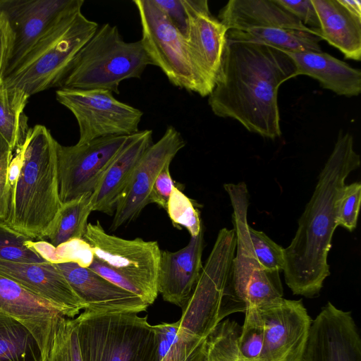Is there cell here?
<instances>
[{"instance_id": "obj_23", "label": "cell", "mask_w": 361, "mask_h": 361, "mask_svg": "<svg viewBox=\"0 0 361 361\" xmlns=\"http://www.w3.org/2000/svg\"><path fill=\"white\" fill-rule=\"evenodd\" d=\"M218 19L228 31L288 28L306 31L319 36L317 31L304 25L274 0H230L219 11Z\"/></svg>"}, {"instance_id": "obj_45", "label": "cell", "mask_w": 361, "mask_h": 361, "mask_svg": "<svg viewBox=\"0 0 361 361\" xmlns=\"http://www.w3.org/2000/svg\"><path fill=\"white\" fill-rule=\"evenodd\" d=\"M350 13L361 18V1L359 0H338Z\"/></svg>"}, {"instance_id": "obj_26", "label": "cell", "mask_w": 361, "mask_h": 361, "mask_svg": "<svg viewBox=\"0 0 361 361\" xmlns=\"http://www.w3.org/2000/svg\"><path fill=\"white\" fill-rule=\"evenodd\" d=\"M92 212V193H86L62 203L39 240H44L56 247L71 240L83 239Z\"/></svg>"}, {"instance_id": "obj_21", "label": "cell", "mask_w": 361, "mask_h": 361, "mask_svg": "<svg viewBox=\"0 0 361 361\" xmlns=\"http://www.w3.org/2000/svg\"><path fill=\"white\" fill-rule=\"evenodd\" d=\"M204 231L179 250H161L157 290L164 300L182 308L199 279L203 265Z\"/></svg>"}, {"instance_id": "obj_3", "label": "cell", "mask_w": 361, "mask_h": 361, "mask_svg": "<svg viewBox=\"0 0 361 361\" xmlns=\"http://www.w3.org/2000/svg\"><path fill=\"white\" fill-rule=\"evenodd\" d=\"M58 142L42 125L30 128L9 168V206L2 221L33 240L42 239L61 207L57 170Z\"/></svg>"}, {"instance_id": "obj_13", "label": "cell", "mask_w": 361, "mask_h": 361, "mask_svg": "<svg viewBox=\"0 0 361 361\" xmlns=\"http://www.w3.org/2000/svg\"><path fill=\"white\" fill-rule=\"evenodd\" d=\"M188 16L185 35L190 59L202 90L214 87L226 44L228 29L213 16L207 0H183Z\"/></svg>"}, {"instance_id": "obj_44", "label": "cell", "mask_w": 361, "mask_h": 361, "mask_svg": "<svg viewBox=\"0 0 361 361\" xmlns=\"http://www.w3.org/2000/svg\"><path fill=\"white\" fill-rule=\"evenodd\" d=\"M176 28L185 37L188 16L183 0H153Z\"/></svg>"}, {"instance_id": "obj_12", "label": "cell", "mask_w": 361, "mask_h": 361, "mask_svg": "<svg viewBox=\"0 0 361 361\" xmlns=\"http://www.w3.org/2000/svg\"><path fill=\"white\" fill-rule=\"evenodd\" d=\"M127 136L97 138L71 146L57 145V170L61 203L92 193Z\"/></svg>"}, {"instance_id": "obj_27", "label": "cell", "mask_w": 361, "mask_h": 361, "mask_svg": "<svg viewBox=\"0 0 361 361\" xmlns=\"http://www.w3.org/2000/svg\"><path fill=\"white\" fill-rule=\"evenodd\" d=\"M154 326L158 350L157 361H204L207 338L195 336L179 326L178 321Z\"/></svg>"}, {"instance_id": "obj_18", "label": "cell", "mask_w": 361, "mask_h": 361, "mask_svg": "<svg viewBox=\"0 0 361 361\" xmlns=\"http://www.w3.org/2000/svg\"><path fill=\"white\" fill-rule=\"evenodd\" d=\"M0 312L22 323L37 341L46 358L60 318L59 309L49 300L0 274Z\"/></svg>"}, {"instance_id": "obj_24", "label": "cell", "mask_w": 361, "mask_h": 361, "mask_svg": "<svg viewBox=\"0 0 361 361\" xmlns=\"http://www.w3.org/2000/svg\"><path fill=\"white\" fill-rule=\"evenodd\" d=\"M284 52L293 60L297 76L314 78L322 87L340 96L352 97L360 94V69L323 51Z\"/></svg>"}, {"instance_id": "obj_43", "label": "cell", "mask_w": 361, "mask_h": 361, "mask_svg": "<svg viewBox=\"0 0 361 361\" xmlns=\"http://www.w3.org/2000/svg\"><path fill=\"white\" fill-rule=\"evenodd\" d=\"M88 268L112 283L138 295L143 300L142 291L133 282L94 257Z\"/></svg>"}, {"instance_id": "obj_41", "label": "cell", "mask_w": 361, "mask_h": 361, "mask_svg": "<svg viewBox=\"0 0 361 361\" xmlns=\"http://www.w3.org/2000/svg\"><path fill=\"white\" fill-rule=\"evenodd\" d=\"M14 32L6 13L0 10V87L5 78L12 54Z\"/></svg>"}, {"instance_id": "obj_38", "label": "cell", "mask_w": 361, "mask_h": 361, "mask_svg": "<svg viewBox=\"0 0 361 361\" xmlns=\"http://www.w3.org/2000/svg\"><path fill=\"white\" fill-rule=\"evenodd\" d=\"M361 202V184L358 182L345 185L336 201V219L338 226L348 231L357 227Z\"/></svg>"}, {"instance_id": "obj_31", "label": "cell", "mask_w": 361, "mask_h": 361, "mask_svg": "<svg viewBox=\"0 0 361 361\" xmlns=\"http://www.w3.org/2000/svg\"><path fill=\"white\" fill-rule=\"evenodd\" d=\"M240 329L235 320L221 321L207 337L204 361H252L240 350Z\"/></svg>"}, {"instance_id": "obj_37", "label": "cell", "mask_w": 361, "mask_h": 361, "mask_svg": "<svg viewBox=\"0 0 361 361\" xmlns=\"http://www.w3.org/2000/svg\"><path fill=\"white\" fill-rule=\"evenodd\" d=\"M248 231L255 256L260 265L271 271H283L285 265L284 248L262 231L250 226Z\"/></svg>"}, {"instance_id": "obj_40", "label": "cell", "mask_w": 361, "mask_h": 361, "mask_svg": "<svg viewBox=\"0 0 361 361\" xmlns=\"http://www.w3.org/2000/svg\"><path fill=\"white\" fill-rule=\"evenodd\" d=\"M277 4L298 19L306 27L317 31L319 36V21L312 0H274Z\"/></svg>"}, {"instance_id": "obj_36", "label": "cell", "mask_w": 361, "mask_h": 361, "mask_svg": "<svg viewBox=\"0 0 361 361\" xmlns=\"http://www.w3.org/2000/svg\"><path fill=\"white\" fill-rule=\"evenodd\" d=\"M166 210L173 224L186 228L191 237L197 236L203 229L199 211L178 188L173 189Z\"/></svg>"}, {"instance_id": "obj_7", "label": "cell", "mask_w": 361, "mask_h": 361, "mask_svg": "<svg viewBox=\"0 0 361 361\" xmlns=\"http://www.w3.org/2000/svg\"><path fill=\"white\" fill-rule=\"evenodd\" d=\"M74 319L82 361H157V333L147 317L84 310Z\"/></svg>"}, {"instance_id": "obj_15", "label": "cell", "mask_w": 361, "mask_h": 361, "mask_svg": "<svg viewBox=\"0 0 361 361\" xmlns=\"http://www.w3.org/2000/svg\"><path fill=\"white\" fill-rule=\"evenodd\" d=\"M185 142L181 134L169 126L162 137L152 143L140 159L124 192L116 204L110 230L135 220L149 204L152 186L161 169L170 164Z\"/></svg>"}, {"instance_id": "obj_5", "label": "cell", "mask_w": 361, "mask_h": 361, "mask_svg": "<svg viewBox=\"0 0 361 361\" xmlns=\"http://www.w3.org/2000/svg\"><path fill=\"white\" fill-rule=\"evenodd\" d=\"M152 62L141 40L126 42L116 25L98 27L73 59L60 88L105 90L119 94L126 80L140 78Z\"/></svg>"}, {"instance_id": "obj_25", "label": "cell", "mask_w": 361, "mask_h": 361, "mask_svg": "<svg viewBox=\"0 0 361 361\" xmlns=\"http://www.w3.org/2000/svg\"><path fill=\"white\" fill-rule=\"evenodd\" d=\"M319 21V37L337 48L346 59H361V18L338 0H312Z\"/></svg>"}, {"instance_id": "obj_14", "label": "cell", "mask_w": 361, "mask_h": 361, "mask_svg": "<svg viewBox=\"0 0 361 361\" xmlns=\"http://www.w3.org/2000/svg\"><path fill=\"white\" fill-rule=\"evenodd\" d=\"M258 309L264 333L262 361H301L312 322L302 300L280 298Z\"/></svg>"}, {"instance_id": "obj_34", "label": "cell", "mask_w": 361, "mask_h": 361, "mask_svg": "<svg viewBox=\"0 0 361 361\" xmlns=\"http://www.w3.org/2000/svg\"><path fill=\"white\" fill-rule=\"evenodd\" d=\"M238 337L240 352L252 361H262L264 347L263 321L258 307H246Z\"/></svg>"}, {"instance_id": "obj_42", "label": "cell", "mask_w": 361, "mask_h": 361, "mask_svg": "<svg viewBox=\"0 0 361 361\" xmlns=\"http://www.w3.org/2000/svg\"><path fill=\"white\" fill-rule=\"evenodd\" d=\"M170 164L165 166L157 176L149 192L148 202L156 203L159 207L166 209L175 184L171 178Z\"/></svg>"}, {"instance_id": "obj_4", "label": "cell", "mask_w": 361, "mask_h": 361, "mask_svg": "<svg viewBox=\"0 0 361 361\" xmlns=\"http://www.w3.org/2000/svg\"><path fill=\"white\" fill-rule=\"evenodd\" d=\"M82 6L66 14L4 79L1 87H17L30 97L59 87L75 55L98 28Z\"/></svg>"}, {"instance_id": "obj_20", "label": "cell", "mask_w": 361, "mask_h": 361, "mask_svg": "<svg viewBox=\"0 0 361 361\" xmlns=\"http://www.w3.org/2000/svg\"><path fill=\"white\" fill-rule=\"evenodd\" d=\"M0 274L56 305L62 314L73 318L85 305L54 264L20 263L0 259Z\"/></svg>"}, {"instance_id": "obj_19", "label": "cell", "mask_w": 361, "mask_h": 361, "mask_svg": "<svg viewBox=\"0 0 361 361\" xmlns=\"http://www.w3.org/2000/svg\"><path fill=\"white\" fill-rule=\"evenodd\" d=\"M85 305V311L139 314L149 305L138 295L76 263L54 264Z\"/></svg>"}, {"instance_id": "obj_11", "label": "cell", "mask_w": 361, "mask_h": 361, "mask_svg": "<svg viewBox=\"0 0 361 361\" xmlns=\"http://www.w3.org/2000/svg\"><path fill=\"white\" fill-rule=\"evenodd\" d=\"M57 101L74 115L79 127L77 143L139 131L143 112L116 99L105 90L59 88Z\"/></svg>"}, {"instance_id": "obj_33", "label": "cell", "mask_w": 361, "mask_h": 361, "mask_svg": "<svg viewBox=\"0 0 361 361\" xmlns=\"http://www.w3.org/2000/svg\"><path fill=\"white\" fill-rule=\"evenodd\" d=\"M43 361H82L74 318H60L49 353Z\"/></svg>"}, {"instance_id": "obj_30", "label": "cell", "mask_w": 361, "mask_h": 361, "mask_svg": "<svg viewBox=\"0 0 361 361\" xmlns=\"http://www.w3.org/2000/svg\"><path fill=\"white\" fill-rule=\"evenodd\" d=\"M0 361H43L41 348L30 331L1 312Z\"/></svg>"}, {"instance_id": "obj_29", "label": "cell", "mask_w": 361, "mask_h": 361, "mask_svg": "<svg viewBox=\"0 0 361 361\" xmlns=\"http://www.w3.org/2000/svg\"><path fill=\"white\" fill-rule=\"evenodd\" d=\"M30 96L17 87H0V134L14 151L30 130L25 107Z\"/></svg>"}, {"instance_id": "obj_17", "label": "cell", "mask_w": 361, "mask_h": 361, "mask_svg": "<svg viewBox=\"0 0 361 361\" xmlns=\"http://www.w3.org/2000/svg\"><path fill=\"white\" fill-rule=\"evenodd\" d=\"M301 361H361V338L351 312L328 302L312 319Z\"/></svg>"}, {"instance_id": "obj_35", "label": "cell", "mask_w": 361, "mask_h": 361, "mask_svg": "<svg viewBox=\"0 0 361 361\" xmlns=\"http://www.w3.org/2000/svg\"><path fill=\"white\" fill-rule=\"evenodd\" d=\"M30 238L0 221V259L20 263L47 262L28 247L25 243Z\"/></svg>"}, {"instance_id": "obj_9", "label": "cell", "mask_w": 361, "mask_h": 361, "mask_svg": "<svg viewBox=\"0 0 361 361\" xmlns=\"http://www.w3.org/2000/svg\"><path fill=\"white\" fill-rule=\"evenodd\" d=\"M142 27L141 42L152 65L174 86L202 96L185 37L153 0H135Z\"/></svg>"}, {"instance_id": "obj_32", "label": "cell", "mask_w": 361, "mask_h": 361, "mask_svg": "<svg viewBox=\"0 0 361 361\" xmlns=\"http://www.w3.org/2000/svg\"><path fill=\"white\" fill-rule=\"evenodd\" d=\"M25 243L46 262L51 264L73 262L88 268L94 259L90 246L83 239L71 240L56 247L44 240L30 239Z\"/></svg>"}, {"instance_id": "obj_39", "label": "cell", "mask_w": 361, "mask_h": 361, "mask_svg": "<svg viewBox=\"0 0 361 361\" xmlns=\"http://www.w3.org/2000/svg\"><path fill=\"white\" fill-rule=\"evenodd\" d=\"M13 151L0 134V221H4L9 206V168Z\"/></svg>"}, {"instance_id": "obj_1", "label": "cell", "mask_w": 361, "mask_h": 361, "mask_svg": "<svg viewBox=\"0 0 361 361\" xmlns=\"http://www.w3.org/2000/svg\"><path fill=\"white\" fill-rule=\"evenodd\" d=\"M220 69L208 104L214 115L238 121L248 131L281 135L279 88L295 78L293 60L277 48L227 37Z\"/></svg>"}, {"instance_id": "obj_8", "label": "cell", "mask_w": 361, "mask_h": 361, "mask_svg": "<svg viewBox=\"0 0 361 361\" xmlns=\"http://www.w3.org/2000/svg\"><path fill=\"white\" fill-rule=\"evenodd\" d=\"M224 187L233 208L232 221L236 238L233 261V288L245 308L259 307L283 298L280 272L264 269L255 256L248 231L249 193L246 184L226 183Z\"/></svg>"}, {"instance_id": "obj_28", "label": "cell", "mask_w": 361, "mask_h": 361, "mask_svg": "<svg viewBox=\"0 0 361 361\" xmlns=\"http://www.w3.org/2000/svg\"><path fill=\"white\" fill-rule=\"evenodd\" d=\"M227 37L271 46L284 51L320 52L322 39L313 33L288 28H257L246 31L228 30Z\"/></svg>"}, {"instance_id": "obj_10", "label": "cell", "mask_w": 361, "mask_h": 361, "mask_svg": "<svg viewBox=\"0 0 361 361\" xmlns=\"http://www.w3.org/2000/svg\"><path fill=\"white\" fill-rule=\"evenodd\" d=\"M83 240L94 257L133 282L149 306L157 298L161 250L157 241L124 239L107 233L99 220L88 223Z\"/></svg>"}, {"instance_id": "obj_2", "label": "cell", "mask_w": 361, "mask_h": 361, "mask_svg": "<svg viewBox=\"0 0 361 361\" xmlns=\"http://www.w3.org/2000/svg\"><path fill=\"white\" fill-rule=\"evenodd\" d=\"M360 166V157L354 149L353 135L340 133L298 221L295 235L284 248L283 271L286 284L293 295L307 298L319 296L330 275L327 257L338 226L336 201L346 178Z\"/></svg>"}, {"instance_id": "obj_22", "label": "cell", "mask_w": 361, "mask_h": 361, "mask_svg": "<svg viewBox=\"0 0 361 361\" xmlns=\"http://www.w3.org/2000/svg\"><path fill=\"white\" fill-rule=\"evenodd\" d=\"M152 144V130L128 135L92 192L94 212L112 215L142 154Z\"/></svg>"}, {"instance_id": "obj_16", "label": "cell", "mask_w": 361, "mask_h": 361, "mask_svg": "<svg viewBox=\"0 0 361 361\" xmlns=\"http://www.w3.org/2000/svg\"><path fill=\"white\" fill-rule=\"evenodd\" d=\"M83 4V0H0V10L7 16L15 35L6 75L66 14Z\"/></svg>"}, {"instance_id": "obj_6", "label": "cell", "mask_w": 361, "mask_h": 361, "mask_svg": "<svg viewBox=\"0 0 361 361\" xmlns=\"http://www.w3.org/2000/svg\"><path fill=\"white\" fill-rule=\"evenodd\" d=\"M235 248L234 229L221 228L192 294L181 308L180 328L207 338L227 316L245 312V305L233 283Z\"/></svg>"}]
</instances>
